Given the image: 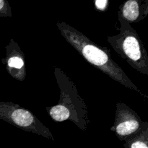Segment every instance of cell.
I'll use <instances>...</instances> for the list:
<instances>
[{"instance_id": "obj_1", "label": "cell", "mask_w": 148, "mask_h": 148, "mask_svg": "<svg viewBox=\"0 0 148 148\" xmlns=\"http://www.w3.org/2000/svg\"><path fill=\"white\" fill-rule=\"evenodd\" d=\"M56 27L61 35L88 63L101 70L111 79L123 86L141 93L127 74L112 59L110 51L94 43L84 33L64 22H57Z\"/></svg>"}, {"instance_id": "obj_2", "label": "cell", "mask_w": 148, "mask_h": 148, "mask_svg": "<svg viewBox=\"0 0 148 148\" xmlns=\"http://www.w3.org/2000/svg\"><path fill=\"white\" fill-rule=\"evenodd\" d=\"M54 76L60 91L59 101L56 105L46 107L48 114L54 121H71L85 131L90 124L88 107L75 82L59 67H54Z\"/></svg>"}, {"instance_id": "obj_3", "label": "cell", "mask_w": 148, "mask_h": 148, "mask_svg": "<svg viewBox=\"0 0 148 148\" xmlns=\"http://www.w3.org/2000/svg\"><path fill=\"white\" fill-rule=\"evenodd\" d=\"M120 24L119 32L108 36V42L114 50L135 70L148 75V54L140 36L132 27L118 15Z\"/></svg>"}, {"instance_id": "obj_4", "label": "cell", "mask_w": 148, "mask_h": 148, "mask_svg": "<svg viewBox=\"0 0 148 148\" xmlns=\"http://www.w3.org/2000/svg\"><path fill=\"white\" fill-rule=\"evenodd\" d=\"M0 119L27 132L54 141L50 130L33 113L17 103L0 101Z\"/></svg>"}, {"instance_id": "obj_5", "label": "cell", "mask_w": 148, "mask_h": 148, "mask_svg": "<svg viewBox=\"0 0 148 148\" xmlns=\"http://www.w3.org/2000/svg\"><path fill=\"white\" fill-rule=\"evenodd\" d=\"M143 121L127 104L119 102L116 106L114 124L111 130L120 141L126 142L141 130Z\"/></svg>"}, {"instance_id": "obj_6", "label": "cell", "mask_w": 148, "mask_h": 148, "mask_svg": "<svg viewBox=\"0 0 148 148\" xmlns=\"http://www.w3.org/2000/svg\"><path fill=\"white\" fill-rule=\"evenodd\" d=\"M5 49L6 56L2 63L7 72L16 80L24 81L27 75L24 53L14 39H10Z\"/></svg>"}, {"instance_id": "obj_7", "label": "cell", "mask_w": 148, "mask_h": 148, "mask_svg": "<svg viewBox=\"0 0 148 148\" xmlns=\"http://www.w3.org/2000/svg\"><path fill=\"white\" fill-rule=\"evenodd\" d=\"M142 0H127L119 7L118 15L131 24L141 21Z\"/></svg>"}, {"instance_id": "obj_8", "label": "cell", "mask_w": 148, "mask_h": 148, "mask_svg": "<svg viewBox=\"0 0 148 148\" xmlns=\"http://www.w3.org/2000/svg\"><path fill=\"white\" fill-rule=\"evenodd\" d=\"M124 148H148V122L143 121L141 130L127 141L124 142Z\"/></svg>"}, {"instance_id": "obj_9", "label": "cell", "mask_w": 148, "mask_h": 148, "mask_svg": "<svg viewBox=\"0 0 148 148\" xmlns=\"http://www.w3.org/2000/svg\"><path fill=\"white\" fill-rule=\"evenodd\" d=\"M12 16V9L8 1L0 0V17H10Z\"/></svg>"}, {"instance_id": "obj_10", "label": "cell", "mask_w": 148, "mask_h": 148, "mask_svg": "<svg viewBox=\"0 0 148 148\" xmlns=\"http://www.w3.org/2000/svg\"><path fill=\"white\" fill-rule=\"evenodd\" d=\"M96 9L100 11H104L108 6V0H95Z\"/></svg>"}, {"instance_id": "obj_11", "label": "cell", "mask_w": 148, "mask_h": 148, "mask_svg": "<svg viewBox=\"0 0 148 148\" xmlns=\"http://www.w3.org/2000/svg\"><path fill=\"white\" fill-rule=\"evenodd\" d=\"M148 15V0H145L141 5V20Z\"/></svg>"}]
</instances>
